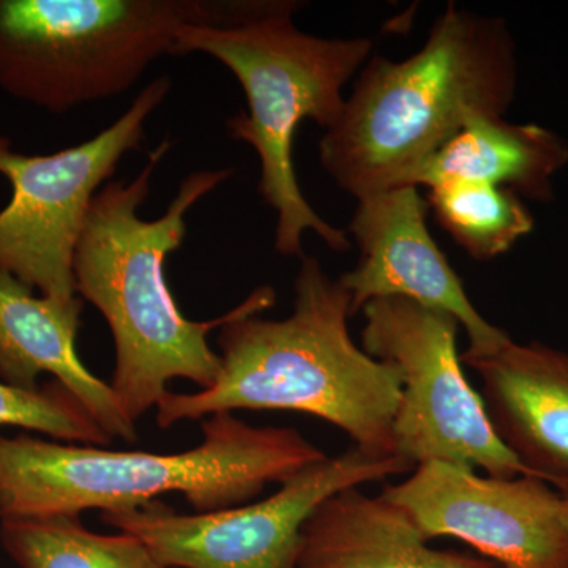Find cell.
Listing matches in <instances>:
<instances>
[{
	"label": "cell",
	"instance_id": "obj_1",
	"mask_svg": "<svg viewBox=\"0 0 568 568\" xmlns=\"http://www.w3.org/2000/svg\"><path fill=\"white\" fill-rule=\"evenodd\" d=\"M294 293L290 316L263 320L275 291L254 290L244 310L220 327L222 369L215 383L192 394L168 390L155 409L156 425L166 429L244 409L290 410L323 418L366 454L398 455L394 422L402 381L395 366L355 345L347 327L351 294L305 254Z\"/></svg>",
	"mask_w": 568,
	"mask_h": 568
},
{
	"label": "cell",
	"instance_id": "obj_2",
	"mask_svg": "<svg viewBox=\"0 0 568 568\" xmlns=\"http://www.w3.org/2000/svg\"><path fill=\"white\" fill-rule=\"evenodd\" d=\"M153 149L133 181L108 182L93 197L73 257L74 287L110 327L115 366L110 386L126 417L138 424L156 409L173 379L204 390L222 369L207 336L244 310V302L211 321H193L179 308L166 280V261L181 248L186 213L233 170L194 171L183 179L162 216L141 219L152 175L170 151Z\"/></svg>",
	"mask_w": 568,
	"mask_h": 568
},
{
	"label": "cell",
	"instance_id": "obj_3",
	"mask_svg": "<svg viewBox=\"0 0 568 568\" xmlns=\"http://www.w3.org/2000/svg\"><path fill=\"white\" fill-rule=\"evenodd\" d=\"M517 89L507 21L450 3L420 50L402 62L372 55L358 71L342 115L321 138V164L355 201L414 186L470 118H506Z\"/></svg>",
	"mask_w": 568,
	"mask_h": 568
},
{
	"label": "cell",
	"instance_id": "obj_4",
	"mask_svg": "<svg viewBox=\"0 0 568 568\" xmlns=\"http://www.w3.org/2000/svg\"><path fill=\"white\" fill-rule=\"evenodd\" d=\"M327 458L301 433L219 413L181 454L118 452L28 435L0 436V519L126 511L179 493L194 514L244 506Z\"/></svg>",
	"mask_w": 568,
	"mask_h": 568
},
{
	"label": "cell",
	"instance_id": "obj_5",
	"mask_svg": "<svg viewBox=\"0 0 568 568\" xmlns=\"http://www.w3.org/2000/svg\"><path fill=\"white\" fill-rule=\"evenodd\" d=\"M304 2L260 0L245 20L190 26L179 33L175 55L204 52L233 71L248 112L227 119L235 140L252 145L261 164L260 194L276 213L275 250L304 256L302 237L313 231L335 252L349 250L345 231L332 226L298 186L294 138L298 125L331 129L345 108V88L372 58L369 39H321L295 28Z\"/></svg>",
	"mask_w": 568,
	"mask_h": 568
},
{
	"label": "cell",
	"instance_id": "obj_6",
	"mask_svg": "<svg viewBox=\"0 0 568 568\" xmlns=\"http://www.w3.org/2000/svg\"><path fill=\"white\" fill-rule=\"evenodd\" d=\"M257 0H0V89L62 114L133 88L190 26L245 20Z\"/></svg>",
	"mask_w": 568,
	"mask_h": 568
},
{
	"label": "cell",
	"instance_id": "obj_7",
	"mask_svg": "<svg viewBox=\"0 0 568 568\" xmlns=\"http://www.w3.org/2000/svg\"><path fill=\"white\" fill-rule=\"evenodd\" d=\"M362 313V347L395 366L402 381L394 422L399 457L414 466L440 462L480 467L489 477H529L496 436L463 372L454 316L405 297L376 298Z\"/></svg>",
	"mask_w": 568,
	"mask_h": 568
},
{
	"label": "cell",
	"instance_id": "obj_8",
	"mask_svg": "<svg viewBox=\"0 0 568 568\" xmlns=\"http://www.w3.org/2000/svg\"><path fill=\"white\" fill-rule=\"evenodd\" d=\"M170 91V78H156L103 132L51 155L11 151L0 136V174L11 185L10 203L0 211L2 271L43 297L78 298L73 257L93 197L123 156L140 148L145 122Z\"/></svg>",
	"mask_w": 568,
	"mask_h": 568
},
{
	"label": "cell",
	"instance_id": "obj_9",
	"mask_svg": "<svg viewBox=\"0 0 568 568\" xmlns=\"http://www.w3.org/2000/svg\"><path fill=\"white\" fill-rule=\"evenodd\" d=\"M414 469L398 455L366 454L353 446L305 467L257 503L181 514L155 500L102 514V519L119 532L140 538L156 559L173 568H295L302 529L325 499Z\"/></svg>",
	"mask_w": 568,
	"mask_h": 568
},
{
	"label": "cell",
	"instance_id": "obj_10",
	"mask_svg": "<svg viewBox=\"0 0 568 568\" xmlns=\"http://www.w3.org/2000/svg\"><path fill=\"white\" fill-rule=\"evenodd\" d=\"M381 496L405 510L428 541L458 538L503 568H568L564 495L538 478L480 477L429 462Z\"/></svg>",
	"mask_w": 568,
	"mask_h": 568
},
{
	"label": "cell",
	"instance_id": "obj_11",
	"mask_svg": "<svg viewBox=\"0 0 568 568\" xmlns=\"http://www.w3.org/2000/svg\"><path fill=\"white\" fill-rule=\"evenodd\" d=\"M428 204L418 186H399L357 200L349 234L361 250L353 271L339 276L353 316L376 298L405 297L454 316L469 336L466 354H488L510 335L488 323L470 302L426 226Z\"/></svg>",
	"mask_w": 568,
	"mask_h": 568
},
{
	"label": "cell",
	"instance_id": "obj_12",
	"mask_svg": "<svg viewBox=\"0 0 568 568\" xmlns=\"http://www.w3.org/2000/svg\"><path fill=\"white\" fill-rule=\"evenodd\" d=\"M480 376L481 399L500 443L529 477L568 493V351L514 339L462 354Z\"/></svg>",
	"mask_w": 568,
	"mask_h": 568
},
{
	"label": "cell",
	"instance_id": "obj_13",
	"mask_svg": "<svg viewBox=\"0 0 568 568\" xmlns=\"http://www.w3.org/2000/svg\"><path fill=\"white\" fill-rule=\"evenodd\" d=\"M81 312V297L61 302L37 295L0 268V383L32 390L40 387L41 375H50L80 399L111 440L136 443V424L110 384L78 354Z\"/></svg>",
	"mask_w": 568,
	"mask_h": 568
},
{
	"label": "cell",
	"instance_id": "obj_14",
	"mask_svg": "<svg viewBox=\"0 0 568 568\" xmlns=\"http://www.w3.org/2000/svg\"><path fill=\"white\" fill-rule=\"evenodd\" d=\"M295 568H503L489 559L428 547L416 523L358 487L325 499L302 529Z\"/></svg>",
	"mask_w": 568,
	"mask_h": 568
},
{
	"label": "cell",
	"instance_id": "obj_15",
	"mask_svg": "<svg viewBox=\"0 0 568 568\" xmlns=\"http://www.w3.org/2000/svg\"><path fill=\"white\" fill-rule=\"evenodd\" d=\"M568 164V142L537 123L477 114L424 164L414 186L440 182L488 183L521 200H555L556 174Z\"/></svg>",
	"mask_w": 568,
	"mask_h": 568
},
{
	"label": "cell",
	"instance_id": "obj_16",
	"mask_svg": "<svg viewBox=\"0 0 568 568\" xmlns=\"http://www.w3.org/2000/svg\"><path fill=\"white\" fill-rule=\"evenodd\" d=\"M0 545L20 568H173L140 538L95 532L67 515L0 519Z\"/></svg>",
	"mask_w": 568,
	"mask_h": 568
},
{
	"label": "cell",
	"instance_id": "obj_17",
	"mask_svg": "<svg viewBox=\"0 0 568 568\" xmlns=\"http://www.w3.org/2000/svg\"><path fill=\"white\" fill-rule=\"evenodd\" d=\"M426 204L439 226L476 261H493L510 252L536 226L518 194L488 183H436L428 186Z\"/></svg>",
	"mask_w": 568,
	"mask_h": 568
},
{
	"label": "cell",
	"instance_id": "obj_18",
	"mask_svg": "<svg viewBox=\"0 0 568 568\" xmlns=\"http://www.w3.org/2000/svg\"><path fill=\"white\" fill-rule=\"evenodd\" d=\"M2 426H18L58 443L95 447L112 443L80 399L54 379L32 390L0 383Z\"/></svg>",
	"mask_w": 568,
	"mask_h": 568
},
{
	"label": "cell",
	"instance_id": "obj_19",
	"mask_svg": "<svg viewBox=\"0 0 568 568\" xmlns=\"http://www.w3.org/2000/svg\"><path fill=\"white\" fill-rule=\"evenodd\" d=\"M562 495H564V493H562ZM562 519H564V525H566V529L568 532V493H566V495H564Z\"/></svg>",
	"mask_w": 568,
	"mask_h": 568
}]
</instances>
